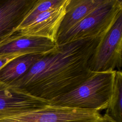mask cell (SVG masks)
Listing matches in <instances>:
<instances>
[{
  "label": "cell",
  "instance_id": "cell-1",
  "mask_svg": "<svg viewBox=\"0 0 122 122\" xmlns=\"http://www.w3.org/2000/svg\"><path fill=\"white\" fill-rule=\"evenodd\" d=\"M102 37L57 44L11 86L48 102L69 92L93 73L89 61Z\"/></svg>",
  "mask_w": 122,
  "mask_h": 122
},
{
  "label": "cell",
  "instance_id": "cell-2",
  "mask_svg": "<svg viewBox=\"0 0 122 122\" xmlns=\"http://www.w3.org/2000/svg\"><path fill=\"white\" fill-rule=\"evenodd\" d=\"M116 71L93 72L81 84L50 101L48 105L99 112L106 109L112 93Z\"/></svg>",
  "mask_w": 122,
  "mask_h": 122
},
{
  "label": "cell",
  "instance_id": "cell-3",
  "mask_svg": "<svg viewBox=\"0 0 122 122\" xmlns=\"http://www.w3.org/2000/svg\"><path fill=\"white\" fill-rule=\"evenodd\" d=\"M122 0H105L64 34L56 39L58 45L94 37H103L121 13Z\"/></svg>",
  "mask_w": 122,
  "mask_h": 122
},
{
  "label": "cell",
  "instance_id": "cell-4",
  "mask_svg": "<svg viewBox=\"0 0 122 122\" xmlns=\"http://www.w3.org/2000/svg\"><path fill=\"white\" fill-rule=\"evenodd\" d=\"M122 12L102 38L89 61L92 72L122 71Z\"/></svg>",
  "mask_w": 122,
  "mask_h": 122
},
{
  "label": "cell",
  "instance_id": "cell-5",
  "mask_svg": "<svg viewBox=\"0 0 122 122\" xmlns=\"http://www.w3.org/2000/svg\"><path fill=\"white\" fill-rule=\"evenodd\" d=\"M99 112L49 105L0 119V122H92L100 119Z\"/></svg>",
  "mask_w": 122,
  "mask_h": 122
},
{
  "label": "cell",
  "instance_id": "cell-6",
  "mask_svg": "<svg viewBox=\"0 0 122 122\" xmlns=\"http://www.w3.org/2000/svg\"><path fill=\"white\" fill-rule=\"evenodd\" d=\"M49 102L0 82V119L42 108Z\"/></svg>",
  "mask_w": 122,
  "mask_h": 122
},
{
  "label": "cell",
  "instance_id": "cell-7",
  "mask_svg": "<svg viewBox=\"0 0 122 122\" xmlns=\"http://www.w3.org/2000/svg\"><path fill=\"white\" fill-rule=\"evenodd\" d=\"M57 45L56 41L51 39L22 35L16 32L0 45V56L44 54L51 51Z\"/></svg>",
  "mask_w": 122,
  "mask_h": 122
},
{
  "label": "cell",
  "instance_id": "cell-8",
  "mask_svg": "<svg viewBox=\"0 0 122 122\" xmlns=\"http://www.w3.org/2000/svg\"><path fill=\"white\" fill-rule=\"evenodd\" d=\"M37 0H0V45L16 31Z\"/></svg>",
  "mask_w": 122,
  "mask_h": 122
},
{
  "label": "cell",
  "instance_id": "cell-9",
  "mask_svg": "<svg viewBox=\"0 0 122 122\" xmlns=\"http://www.w3.org/2000/svg\"><path fill=\"white\" fill-rule=\"evenodd\" d=\"M67 1L65 0L60 5L41 14L27 26L16 32L22 35L43 37L56 41Z\"/></svg>",
  "mask_w": 122,
  "mask_h": 122
},
{
  "label": "cell",
  "instance_id": "cell-10",
  "mask_svg": "<svg viewBox=\"0 0 122 122\" xmlns=\"http://www.w3.org/2000/svg\"><path fill=\"white\" fill-rule=\"evenodd\" d=\"M105 0H68L65 13L57 33L59 37L68 31Z\"/></svg>",
  "mask_w": 122,
  "mask_h": 122
},
{
  "label": "cell",
  "instance_id": "cell-11",
  "mask_svg": "<svg viewBox=\"0 0 122 122\" xmlns=\"http://www.w3.org/2000/svg\"><path fill=\"white\" fill-rule=\"evenodd\" d=\"M43 54H26L10 61L0 69V82L11 86L23 77Z\"/></svg>",
  "mask_w": 122,
  "mask_h": 122
},
{
  "label": "cell",
  "instance_id": "cell-12",
  "mask_svg": "<svg viewBox=\"0 0 122 122\" xmlns=\"http://www.w3.org/2000/svg\"><path fill=\"white\" fill-rule=\"evenodd\" d=\"M105 112L118 122H122V72L116 71L112 93Z\"/></svg>",
  "mask_w": 122,
  "mask_h": 122
},
{
  "label": "cell",
  "instance_id": "cell-13",
  "mask_svg": "<svg viewBox=\"0 0 122 122\" xmlns=\"http://www.w3.org/2000/svg\"><path fill=\"white\" fill-rule=\"evenodd\" d=\"M65 0H37L18 28L16 31L23 29L41 14L61 4Z\"/></svg>",
  "mask_w": 122,
  "mask_h": 122
},
{
  "label": "cell",
  "instance_id": "cell-14",
  "mask_svg": "<svg viewBox=\"0 0 122 122\" xmlns=\"http://www.w3.org/2000/svg\"><path fill=\"white\" fill-rule=\"evenodd\" d=\"M18 57L14 55H4L0 56V69L4 65L7 63L9 61L12 60L14 58Z\"/></svg>",
  "mask_w": 122,
  "mask_h": 122
},
{
  "label": "cell",
  "instance_id": "cell-15",
  "mask_svg": "<svg viewBox=\"0 0 122 122\" xmlns=\"http://www.w3.org/2000/svg\"><path fill=\"white\" fill-rule=\"evenodd\" d=\"M92 122H118L114 118L111 117L107 113L105 112L103 115H102L101 118L96 121Z\"/></svg>",
  "mask_w": 122,
  "mask_h": 122
}]
</instances>
